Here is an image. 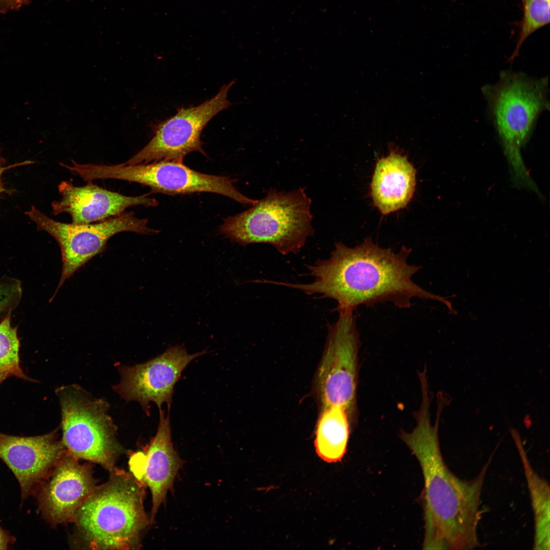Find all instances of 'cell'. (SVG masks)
<instances>
[{
	"mask_svg": "<svg viewBox=\"0 0 550 550\" xmlns=\"http://www.w3.org/2000/svg\"><path fill=\"white\" fill-rule=\"evenodd\" d=\"M9 377L7 374L4 373L0 374V384L7 377Z\"/></svg>",
	"mask_w": 550,
	"mask_h": 550,
	"instance_id": "obj_25",
	"label": "cell"
},
{
	"mask_svg": "<svg viewBox=\"0 0 550 550\" xmlns=\"http://www.w3.org/2000/svg\"><path fill=\"white\" fill-rule=\"evenodd\" d=\"M21 288L17 281L0 282V313L12 308L18 302Z\"/></svg>",
	"mask_w": 550,
	"mask_h": 550,
	"instance_id": "obj_21",
	"label": "cell"
},
{
	"mask_svg": "<svg viewBox=\"0 0 550 550\" xmlns=\"http://www.w3.org/2000/svg\"><path fill=\"white\" fill-rule=\"evenodd\" d=\"M529 487L534 514V549H550V490L548 483L533 469L518 433L511 431Z\"/></svg>",
	"mask_w": 550,
	"mask_h": 550,
	"instance_id": "obj_17",
	"label": "cell"
},
{
	"mask_svg": "<svg viewBox=\"0 0 550 550\" xmlns=\"http://www.w3.org/2000/svg\"><path fill=\"white\" fill-rule=\"evenodd\" d=\"M523 16L520 32L514 51L509 59L512 62L519 54L525 40L537 30L549 23L550 0H521Z\"/></svg>",
	"mask_w": 550,
	"mask_h": 550,
	"instance_id": "obj_20",
	"label": "cell"
},
{
	"mask_svg": "<svg viewBox=\"0 0 550 550\" xmlns=\"http://www.w3.org/2000/svg\"><path fill=\"white\" fill-rule=\"evenodd\" d=\"M62 442L71 455L98 463L109 472L123 449L116 437V427L106 414L107 405L94 399L81 388L67 387L58 391Z\"/></svg>",
	"mask_w": 550,
	"mask_h": 550,
	"instance_id": "obj_6",
	"label": "cell"
},
{
	"mask_svg": "<svg viewBox=\"0 0 550 550\" xmlns=\"http://www.w3.org/2000/svg\"><path fill=\"white\" fill-rule=\"evenodd\" d=\"M205 351L188 354L182 345L170 347L149 361L119 369L121 379L114 389L127 401L134 400L148 411V404L154 402L161 409L164 403H172L174 386L182 372Z\"/></svg>",
	"mask_w": 550,
	"mask_h": 550,
	"instance_id": "obj_11",
	"label": "cell"
},
{
	"mask_svg": "<svg viewBox=\"0 0 550 550\" xmlns=\"http://www.w3.org/2000/svg\"><path fill=\"white\" fill-rule=\"evenodd\" d=\"M57 432L29 437L0 432V459L19 483L21 505L67 452Z\"/></svg>",
	"mask_w": 550,
	"mask_h": 550,
	"instance_id": "obj_13",
	"label": "cell"
},
{
	"mask_svg": "<svg viewBox=\"0 0 550 550\" xmlns=\"http://www.w3.org/2000/svg\"><path fill=\"white\" fill-rule=\"evenodd\" d=\"M416 171L406 156L391 149L378 159L371 183L374 205L383 214L405 207L415 190Z\"/></svg>",
	"mask_w": 550,
	"mask_h": 550,
	"instance_id": "obj_16",
	"label": "cell"
},
{
	"mask_svg": "<svg viewBox=\"0 0 550 550\" xmlns=\"http://www.w3.org/2000/svg\"><path fill=\"white\" fill-rule=\"evenodd\" d=\"M97 486L90 465L66 452L33 497L41 516L54 527L73 522L78 509Z\"/></svg>",
	"mask_w": 550,
	"mask_h": 550,
	"instance_id": "obj_12",
	"label": "cell"
},
{
	"mask_svg": "<svg viewBox=\"0 0 550 550\" xmlns=\"http://www.w3.org/2000/svg\"><path fill=\"white\" fill-rule=\"evenodd\" d=\"M545 79L506 73L485 89L497 129L512 172L513 183L527 187L533 180L520 152L539 115L548 106Z\"/></svg>",
	"mask_w": 550,
	"mask_h": 550,
	"instance_id": "obj_5",
	"label": "cell"
},
{
	"mask_svg": "<svg viewBox=\"0 0 550 550\" xmlns=\"http://www.w3.org/2000/svg\"><path fill=\"white\" fill-rule=\"evenodd\" d=\"M26 214L36 224L38 231L49 234L60 248L62 271L54 294L67 279L92 258L102 253L108 240L115 235L124 232L152 235L159 232L148 226L147 219L137 217L133 211H125L103 221L85 224L56 221L34 206Z\"/></svg>",
	"mask_w": 550,
	"mask_h": 550,
	"instance_id": "obj_8",
	"label": "cell"
},
{
	"mask_svg": "<svg viewBox=\"0 0 550 550\" xmlns=\"http://www.w3.org/2000/svg\"><path fill=\"white\" fill-rule=\"evenodd\" d=\"M429 400L423 399L415 417L416 425L401 438L418 459L423 474L424 549L470 550L482 546L477 530L482 516L481 495L493 453L474 478L456 476L441 451L438 419L430 422Z\"/></svg>",
	"mask_w": 550,
	"mask_h": 550,
	"instance_id": "obj_2",
	"label": "cell"
},
{
	"mask_svg": "<svg viewBox=\"0 0 550 550\" xmlns=\"http://www.w3.org/2000/svg\"><path fill=\"white\" fill-rule=\"evenodd\" d=\"M350 419L340 405L321 409L314 444L317 454L323 460L335 462L344 455L350 433Z\"/></svg>",
	"mask_w": 550,
	"mask_h": 550,
	"instance_id": "obj_18",
	"label": "cell"
},
{
	"mask_svg": "<svg viewBox=\"0 0 550 550\" xmlns=\"http://www.w3.org/2000/svg\"><path fill=\"white\" fill-rule=\"evenodd\" d=\"M109 480L97 486L75 516L79 538L92 549L138 548L149 522L143 499L145 484L115 468Z\"/></svg>",
	"mask_w": 550,
	"mask_h": 550,
	"instance_id": "obj_3",
	"label": "cell"
},
{
	"mask_svg": "<svg viewBox=\"0 0 550 550\" xmlns=\"http://www.w3.org/2000/svg\"><path fill=\"white\" fill-rule=\"evenodd\" d=\"M81 176L86 181L117 179L147 186L151 193L168 195L208 192L227 196L245 205L258 200L240 193L229 177L206 174L195 171L183 162L160 160L133 165H104L85 163Z\"/></svg>",
	"mask_w": 550,
	"mask_h": 550,
	"instance_id": "obj_7",
	"label": "cell"
},
{
	"mask_svg": "<svg viewBox=\"0 0 550 550\" xmlns=\"http://www.w3.org/2000/svg\"><path fill=\"white\" fill-rule=\"evenodd\" d=\"M140 469L133 470V475L149 488L152 495L150 522L154 521L161 504L166 501L168 491L172 489L174 481L183 464L174 450L171 438L169 416L160 409L157 432L148 445Z\"/></svg>",
	"mask_w": 550,
	"mask_h": 550,
	"instance_id": "obj_15",
	"label": "cell"
},
{
	"mask_svg": "<svg viewBox=\"0 0 550 550\" xmlns=\"http://www.w3.org/2000/svg\"><path fill=\"white\" fill-rule=\"evenodd\" d=\"M61 196L51 204L54 215L67 213L71 223L85 224L104 221L119 215L126 209L136 206H156L158 202L148 197L126 196L102 188L88 182L85 185H74L70 181H62L58 185Z\"/></svg>",
	"mask_w": 550,
	"mask_h": 550,
	"instance_id": "obj_14",
	"label": "cell"
},
{
	"mask_svg": "<svg viewBox=\"0 0 550 550\" xmlns=\"http://www.w3.org/2000/svg\"><path fill=\"white\" fill-rule=\"evenodd\" d=\"M353 312H339L337 321L328 325L325 346L314 382L321 409L340 405L350 419L356 403L360 346Z\"/></svg>",
	"mask_w": 550,
	"mask_h": 550,
	"instance_id": "obj_9",
	"label": "cell"
},
{
	"mask_svg": "<svg viewBox=\"0 0 550 550\" xmlns=\"http://www.w3.org/2000/svg\"><path fill=\"white\" fill-rule=\"evenodd\" d=\"M16 541V538L0 525V550L8 549Z\"/></svg>",
	"mask_w": 550,
	"mask_h": 550,
	"instance_id": "obj_24",
	"label": "cell"
},
{
	"mask_svg": "<svg viewBox=\"0 0 550 550\" xmlns=\"http://www.w3.org/2000/svg\"><path fill=\"white\" fill-rule=\"evenodd\" d=\"M311 205L303 188H270L252 207L225 219L220 232L241 245L264 243L284 255L297 254L314 233Z\"/></svg>",
	"mask_w": 550,
	"mask_h": 550,
	"instance_id": "obj_4",
	"label": "cell"
},
{
	"mask_svg": "<svg viewBox=\"0 0 550 550\" xmlns=\"http://www.w3.org/2000/svg\"><path fill=\"white\" fill-rule=\"evenodd\" d=\"M11 311L0 323V374L29 379L20 366L17 329L11 325Z\"/></svg>",
	"mask_w": 550,
	"mask_h": 550,
	"instance_id": "obj_19",
	"label": "cell"
},
{
	"mask_svg": "<svg viewBox=\"0 0 550 550\" xmlns=\"http://www.w3.org/2000/svg\"><path fill=\"white\" fill-rule=\"evenodd\" d=\"M33 163V161H23V162H20V163H15V164H13V165H10L9 166H6H6H4V164H5V159L4 158H3L1 156V153H0V195L2 194V193H7V194H11L12 193L11 190H9L8 189H7L5 187L3 183L2 182V176L3 173L5 172V171H6L7 170H8L9 169H11L12 168L16 167L19 166L29 164H31V163Z\"/></svg>",
	"mask_w": 550,
	"mask_h": 550,
	"instance_id": "obj_23",
	"label": "cell"
},
{
	"mask_svg": "<svg viewBox=\"0 0 550 550\" xmlns=\"http://www.w3.org/2000/svg\"><path fill=\"white\" fill-rule=\"evenodd\" d=\"M235 82L223 85L213 97L196 106L181 107L174 116L152 123L154 136L148 144L124 165L148 163L160 160L183 162L192 152L207 156L201 140L202 130L209 121L232 103L227 99L228 91Z\"/></svg>",
	"mask_w": 550,
	"mask_h": 550,
	"instance_id": "obj_10",
	"label": "cell"
},
{
	"mask_svg": "<svg viewBox=\"0 0 550 550\" xmlns=\"http://www.w3.org/2000/svg\"><path fill=\"white\" fill-rule=\"evenodd\" d=\"M410 252L403 246L396 253L391 249L380 248L370 237L354 248L339 242L328 258L307 266L308 275L314 278L312 282L275 284L306 294L333 299L338 303V312H353L362 305L384 302L408 308L414 298L437 300L454 312L447 297L426 291L412 280L421 266L407 262Z\"/></svg>",
	"mask_w": 550,
	"mask_h": 550,
	"instance_id": "obj_1",
	"label": "cell"
},
{
	"mask_svg": "<svg viewBox=\"0 0 550 550\" xmlns=\"http://www.w3.org/2000/svg\"><path fill=\"white\" fill-rule=\"evenodd\" d=\"M30 3V0H0V14L19 10L23 6L28 5Z\"/></svg>",
	"mask_w": 550,
	"mask_h": 550,
	"instance_id": "obj_22",
	"label": "cell"
}]
</instances>
